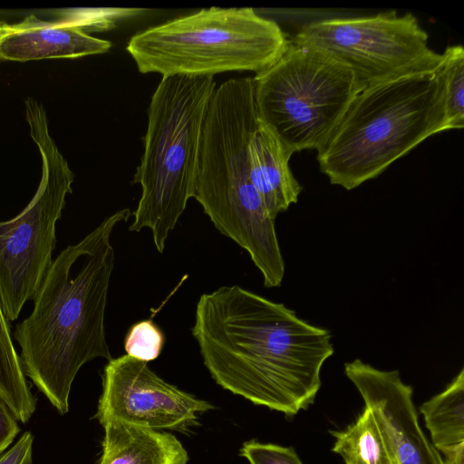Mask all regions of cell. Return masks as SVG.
<instances>
[{"label":"cell","mask_w":464,"mask_h":464,"mask_svg":"<svg viewBox=\"0 0 464 464\" xmlns=\"http://www.w3.org/2000/svg\"><path fill=\"white\" fill-rule=\"evenodd\" d=\"M252 82L257 121L293 153L317 150L362 90L348 67L292 40Z\"/></svg>","instance_id":"52a82bcc"},{"label":"cell","mask_w":464,"mask_h":464,"mask_svg":"<svg viewBox=\"0 0 464 464\" xmlns=\"http://www.w3.org/2000/svg\"><path fill=\"white\" fill-rule=\"evenodd\" d=\"M239 455L249 464H303L293 448L254 440L242 445Z\"/></svg>","instance_id":"44dd1931"},{"label":"cell","mask_w":464,"mask_h":464,"mask_svg":"<svg viewBox=\"0 0 464 464\" xmlns=\"http://www.w3.org/2000/svg\"><path fill=\"white\" fill-rule=\"evenodd\" d=\"M331 433L335 438L333 451L343 459L344 464H397L374 415L366 407L346 430Z\"/></svg>","instance_id":"2e32d148"},{"label":"cell","mask_w":464,"mask_h":464,"mask_svg":"<svg viewBox=\"0 0 464 464\" xmlns=\"http://www.w3.org/2000/svg\"><path fill=\"white\" fill-rule=\"evenodd\" d=\"M164 342V334L159 326L151 320H142L130 328L124 340V350L128 356L149 362L159 357Z\"/></svg>","instance_id":"d6986e66"},{"label":"cell","mask_w":464,"mask_h":464,"mask_svg":"<svg viewBox=\"0 0 464 464\" xmlns=\"http://www.w3.org/2000/svg\"><path fill=\"white\" fill-rule=\"evenodd\" d=\"M442 90L444 115L450 130L464 127V49L461 45L448 46L434 72Z\"/></svg>","instance_id":"ac0fdd59"},{"label":"cell","mask_w":464,"mask_h":464,"mask_svg":"<svg viewBox=\"0 0 464 464\" xmlns=\"http://www.w3.org/2000/svg\"><path fill=\"white\" fill-rule=\"evenodd\" d=\"M293 154L258 121L249 145L250 179L274 219L297 202L303 189L289 167Z\"/></svg>","instance_id":"4fadbf2b"},{"label":"cell","mask_w":464,"mask_h":464,"mask_svg":"<svg viewBox=\"0 0 464 464\" xmlns=\"http://www.w3.org/2000/svg\"><path fill=\"white\" fill-rule=\"evenodd\" d=\"M191 332L217 384L286 416L314 402L334 353L328 330L237 285L203 294Z\"/></svg>","instance_id":"6da1fadb"},{"label":"cell","mask_w":464,"mask_h":464,"mask_svg":"<svg viewBox=\"0 0 464 464\" xmlns=\"http://www.w3.org/2000/svg\"><path fill=\"white\" fill-rule=\"evenodd\" d=\"M6 29H7V24L0 23V39L5 34V33L6 32Z\"/></svg>","instance_id":"d4e9b609"},{"label":"cell","mask_w":464,"mask_h":464,"mask_svg":"<svg viewBox=\"0 0 464 464\" xmlns=\"http://www.w3.org/2000/svg\"><path fill=\"white\" fill-rule=\"evenodd\" d=\"M290 40L252 7L202 8L138 32L126 50L141 73L162 77L256 73L275 63Z\"/></svg>","instance_id":"8992f818"},{"label":"cell","mask_w":464,"mask_h":464,"mask_svg":"<svg viewBox=\"0 0 464 464\" xmlns=\"http://www.w3.org/2000/svg\"><path fill=\"white\" fill-rule=\"evenodd\" d=\"M97 464H187L188 455L181 442L166 431L109 421Z\"/></svg>","instance_id":"5bb4252c"},{"label":"cell","mask_w":464,"mask_h":464,"mask_svg":"<svg viewBox=\"0 0 464 464\" xmlns=\"http://www.w3.org/2000/svg\"><path fill=\"white\" fill-rule=\"evenodd\" d=\"M30 136L42 157L36 193L15 218L0 222V308L8 322L34 300L53 262L55 226L74 175L52 139L46 112L32 98L25 101Z\"/></svg>","instance_id":"ba28073f"},{"label":"cell","mask_w":464,"mask_h":464,"mask_svg":"<svg viewBox=\"0 0 464 464\" xmlns=\"http://www.w3.org/2000/svg\"><path fill=\"white\" fill-rule=\"evenodd\" d=\"M17 420L0 396V453L14 441L20 431Z\"/></svg>","instance_id":"603a6c76"},{"label":"cell","mask_w":464,"mask_h":464,"mask_svg":"<svg viewBox=\"0 0 464 464\" xmlns=\"http://www.w3.org/2000/svg\"><path fill=\"white\" fill-rule=\"evenodd\" d=\"M130 216L128 208L113 213L53 260L33 312L13 334L24 374L61 414L68 412L71 387L82 366L99 357L111 359L104 324L114 266L111 236Z\"/></svg>","instance_id":"7a4b0ae2"},{"label":"cell","mask_w":464,"mask_h":464,"mask_svg":"<svg viewBox=\"0 0 464 464\" xmlns=\"http://www.w3.org/2000/svg\"><path fill=\"white\" fill-rule=\"evenodd\" d=\"M95 418L102 426L118 421L143 429L186 431L198 424V415L214 409L165 382L147 362L127 354L108 361Z\"/></svg>","instance_id":"30bf717a"},{"label":"cell","mask_w":464,"mask_h":464,"mask_svg":"<svg viewBox=\"0 0 464 464\" xmlns=\"http://www.w3.org/2000/svg\"><path fill=\"white\" fill-rule=\"evenodd\" d=\"M0 396L17 420L26 423L36 409V399L26 382L20 356L0 308Z\"/></svg>","instance_id":"e0dca14e"},{"label":"cell","mask_w":464,"mask_h":464,"mask_svg":"<svg viewBox=\"0 0 464 464\" xmlns=\"http://www.w3.org/2000/svg\"><path fill=\"white\" fill-rule=\"evenodd\" d=\"M111 47L110 41L91 36L66 19L48 22L30 15L18 24H7L0 39V59H74L104 53Z\"/></svg>","instance_id":"7c38bea8"},{"label":"cell","mask_w":464,"mask_h":464,"mask_svg":"<svg viewBox=\"0 0 464 464\" xmlns=\"http://www.w3.org/2000/svg\"><path fill=\"white\" fill-rule=\"evenodd\" d=\"M420 411L437 450L464 443V369Z\"/></svg>","instance_id":"9a60e30c"},{"label":"cell","mask_w":464,"mask_h":464,"mask_svg":"<svg viewBox=\"0 0 464 464\" xmlns=\"http://www.w3.org/2000/svg\"><path fill=\"white\" fill-rule=\"evenodd\" d=\"M78 14L66 18L67 21L81 28L83 32L109 30L121 21L132 18L147 11L133 8H98L78 9Z\"/></svg>","instance_id":"ffe728a7"},{"label":"cell","mask_w":464,"mask_h":464,"mask_svg":"<svg viewBox=\"0 0 464 464\" xmlns=\"http://www.w3.org/2000/svg\"><path fill=\"white\" fill-rule=\"evenodd\" d=\"M444 455L443 464H464V443L441 451Z\"/></svg>","instance_id":"cb8c5ba5"},{"label":"cell","mask_w":464,"mask_h":464,"mask_svg":"<svg viewBox=\"0 0 464 464\" xmlns=\"http://www.w3.org/2000/svg\"><path fill=\"white\" fill-rule=\"evenodd\" d=\"M344 372L374 415L397 464H443L420 426L412 388L398 371H381L355 359L344 363Z\"/></svg>","instance_id":"8fae6325"},{"label":"cell","mask_w":464,"mask_h":464,"mask_svg":"<svg viewBox=\"0 0 464 464\" xmlns=\"http://www.w3.org/2000/svg\"><path fill=\"white\" fill-rule=\"evenodd\" d=\"M216 90L212 76L162 77L148 107L144 151L133 180L141 196L130 231L151 230L156 249L194 197L203 126Z\"/></svg>","instance_id":"5b68a950"},{"label":"cell","mask_w":464,"mask_h":464,"mask_svg":"<svg viewBox=\"0 0 464 464\" xmlns=\"http://www.w3.org/2000/svg\"><path fill=\"white\" fill-rule=\"evenodd\" d=\"M449 130L435 72L362 89L316 150L321 172L347 190L381 175L427 138Z\"/></svg>","instance_id":"277c9868"},{"label":"cell","mask_w":464,"mask_h":464,"mask_svg":"<svg viewBox=\"0 0 464 464\" xmlns=\"http://www.w3.org/2000/svg\"><path fill=\"white\" fill-rule=\"evenodd\" d=\"M34 436L25 431L8 450L0 453V464H33Z\"/></svg>","instance_id":"7402d4cb"},{"label":"cell","mask_w":464,"mask_h":464,"mask_svg":"<svg viewBox=\"0 0 464 464\" xmlns=\"http://www.w3.org/2000/svg\"><path fill=\"white\" fill-rule=\"evenodd\" d=\"M252 77L216 88L206 114L194 197L215 227L261 273L283 263L275 220L253 186L249 145L257 127Z\"/></svg>","instance_id":"3957f363"},{"label":"cell","mask_w":464,"mask_h":464,"mask_svg":"<svg viewBox=\"0 0 464 464\" xmlns=\"http://www.w3.org/2000/svg\"><path fill=\"white\" fill-rule=\"evenodd\" d=\"M428 39L413 14L388 11L311 22L292 41L313 47L345 65L364 89L435 72L442 53L431 49Z\"/></svg>","instance_id":"9c48e42d"}]
</instances>
